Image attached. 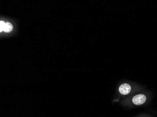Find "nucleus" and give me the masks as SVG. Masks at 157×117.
I'll use <instances>...</instances> for the list:
<instances>
[{
	"instance_id": "nucleus-2",
	"label": "nucleus",
	"mask_w": 157,
	"mask_h": 117,
	"mask_svg": "<svg viewBox=\"0 0 157 117\" xmlns=\"http://www.w3.org/2000/svg\"><path fill=\"white\" fill-rule=\"evenodd\" d=\"M131 90V87L129 84H123L119 86V90L121 94L126 95L130 93Z\"/></svg>"
},
{
	"instance_id": "nucleus-1",
	"label": "nucleus",
	"mask_w": 157,
	"mask_h": 117,
	"mask_svg": "<svg viewBox=\"0 0 157 117\" xmlns=\"http://www.w3.org/2000/svg\"><path fill=\"white\" fill-rule=\"evenodd\" d=\"M146 101V97L144 94L135 95L132 98V102L135 105H141L144 104Z\"/></svg>"
},
{
	"instance_id": "nucleus-4",
	"label": "nucleus",
	"mask_w": 157,
	"mask_h": 117,
	"mask_svg": "<svg viewBox=\"0 0 157 117\" xmlns=\"http://www.w3.org/2000/svg\"><path fill=\"white\" fill-rule=\"evenodd\" d=\"M5 23L4 21H1L0 22V31H4V26H5Z\"/></svg>"
},
{
	"instance_id": "nucleus-3",
	"label": "nucleus",
	"mask_w": 157,
	"mask_h": 117,
	"mask_svg": "<svg viewBox=\"0 0 157 117\" xmlns=\"http://www.w3.org/2000/svg\"><path fill=\"white\" fill-rule=\"evenodd\" d=\"M12 29H13V25L11 23L9 22L5 23L3 31L5 32H10L12 31Z\"/></svg>"
}]
</instances>
